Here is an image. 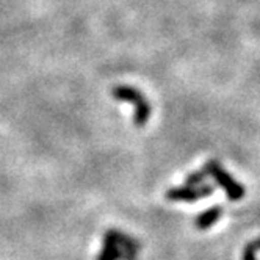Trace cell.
I'll return each instance as SVG.
<instances>
[{
	"instance_id": "7a4b0ae2",
	"label": "cell",
	"mask_w": 260,
	"mask_h": 260,
	"mask_svg": "<svg viewBox=\"0 0 260 260\" xmlns=\"http://www.w3.org/2000/svg\"><path fill=\"white\" fill-rule=\"evenodd\" d=\"M204 170L207 171L209 176H212L216 180V183L226 191V194L231 201H238L245 196L243 185H240L224 168H222L219 161H216V160L207 161L206 166H204Z\"/></svg>"
},
{
	"instance_id": "277c9868",
	"label": "cell",
	"mask_w": 260,
	"mask_h": 260,
	"mask_svg": "<svg viewBox=\"0 0 260 260\" xmlns=\"http://www.w3.org/2000/svg\"><path fill=\"white\" fill-rule=\"evenodd\" d=\"M96 260H137V255L125 252L110 232L104 235V246Z\"/></svg>"
},
{
	"instance_id": "52a82bcc",
	"label": "cell",
	"mask_w": 260,
	"mask_h": 260,
	"mask_svg": "<svg viewBox=\"0 0 260 260\" xmlns=\"http://www.w3.org/2000/svg\"><path fill=\"white\" fill-rule=\"evenodd\" d=\"M241 260H257V251L251 245H248L243 251V258Z\"/></svg>"
},
{
	"instance_id": "3957f363",
	"label": "cell",
	"mask_w": 260,
	"mask_h": 260,
	"mask_svg": "<svg viewBox=\"0 0 260 260\" xmlns=\"http://www.w3.org/2000/svg\"><path fill=\"white\" fill-rule=\"evenodd\" d=\"M213 193V187L207 183H202L199 187H177L166 191L168 201H183V202H194L198 199L207 198Z\"/></svg>"
},
{
	"instance_id": "5b68a950",
	"label": "cell",
	"mask_w": 260,
	"mask_h": 260,
	"mask_svg": "<svg viewBox=\"0 0 260 260\" xmlns=\"http://www.w3.org/2000/svg\"><path fill=\"white\" fill-rule=\"evenodd\" d=\"M221 215H222V207H221V206H213V207H210L209 210L202 212V213L196 218L194 226H196V229H199V231H206V229H209V228H212V226L215 224V222L221 218Z\"/></svg>"
},
{
	"instance_id": "6da1fadb",
	"label": "cell",
	"mask_w": 260,
	"mask_h": 260,
	"mask_svg": "<svg viewBox=\"0 0 260 260\" xmlns=\"http://www.w3.org/2000/svg\"><path fill=\"white\" fill-rule=\"evenodd\" d=\"M111 94L116 101L121 102H128L135 107V115H134V121L137 127H143L146 125L147 119H149L152 110H151V104L147 102V99L141 94V92L132 86H125V85H119L116 88H113Z\"/></svg>"
},
{
	"instance_id": "ba28073f",
	"label": "cell",
	"mask_w": 260,
	"mask_h": 260,
	"mask_svg": "<svg viewBox=\"0 0 260 260\" xmlns=\"http://www.w3.org/2000/svg\"><path fill=\"white\" fill-rule=\"evenodd\" d=\"M249 245H251V246H252V248H254V249H255V251L258 252V251H260V237H258L257 240L251 241V243H249Z\"/></svg>"
},
{
	"instance_id": "8992f818",
	"label": "cell",
	"mask_w": 260,
	"mask_h": 260,
	"mask_svg": "<svg viewBox=\"0 0 260 260\" xmlns=\"http://www.w3.org/2000/svg\"><path fill=\"white\" fill-rule=\"evenodd\" d=\"M207 177H209L207 171L202 168L201 171H196V173H191L190 176H187V179H185V185H187V187H199V185H202Z\"/></svg>"
}]
</instances>
